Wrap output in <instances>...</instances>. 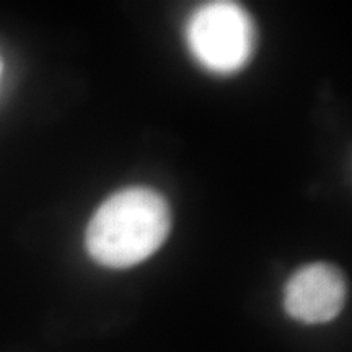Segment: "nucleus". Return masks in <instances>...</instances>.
Instances as JSON below:
<instances>
[{"instance_id": "nucleus-1", "label": "nucleus", "mask_w": 352, "mask_h": 352, "mask_svg": "<svg viewBox=\"0 0 352 352\" xmlns=\"http://www.w3.org/2000/svg\"><path fill=\"white\" fill-rule=\"evenodd\" d=\"M171 210L152 188L132 186L109 196L90 219L85 246L95 263L127 270L153 256L168 239Z\"/></svg>"}, {"instance_id": "nucleus-3", "label": "nucleus", "mask_w": 352, "mask_h": 352, "mask_svg": "<svg viewBox=\"0 0 352 352\" xmlns=\"http://www.w3.org/2000/svg\"><path fill=\"white\" fill-rule=\"evenodd\" d=\"M347 300V283L340 267L310 263L289 277L284 287V310L303 324L329 323Z\"/></svg>"}, {"instance_id": "nucleus-2", "label": "nucleus", "mask_w": 352, "mask_h": 352, "mask_svg": "<svg viewBox=\"0 0 352 352\" xmlns=\"http://www.w3.org/2000/svg\"><path fill=\"white\" fill-rule=\"evenodd\" d=\"M186 44L201 67L219 76H230L253 57L256 26L239 3L209 2L189 16Z\"/></svg>"}]
</instances>
